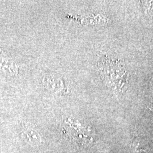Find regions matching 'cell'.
I'll list each match as a JSON object with an SVG mask.
<instances>
[{
    "instance_id": "obj_4",
    "label": "cell",
    "mask_w": 153,
    "mask_h": 153,
    "mask_svg": "<svg viewBox=\"0 0 153 153\" xmlns=\"http://www.w3.org/2000/svg\"><path fill=\"white\" fill-rule=\"evenodd\" d=\"M144 6L148 14L153 16V1H145Z\"/></svg>"
},
{
    "instance_id": "obj_3",
    "label": "cell",
    "mask_w": 153,
    "mask_h": 153,
    "mask_svg": "<svg viewBox=\"0 0 153 153\" xmlns=\"http://www.w3.org/2000/svg\"><path fill=\"white\" fill-rule=\"evenodd\" d=\"M25 139L32 146H39L43 142L40 136L33 129H28L25 131Z\"/></svg>"
},
{
    "instance_id": "obj_1",
    "label": "cell",
    "mask_w": 153,
    "mask_h": 153,
    "mask_svg": "<svg viewBox=\"0 0 153 153\" xmlns=\"http://www.w3.org/2000/svg\"><path fill=\"white\" fill-rule=\"evenodd\" d=\"M103 80L109 88L123 91L127 85V72L120 61L112 59L103 60L100 66Z\"/></svg>"
},
{
    "instance_id": "obj_2",
    "label": "cell",
    "mask_w": 153,
    "mask_h": 153,
    "mask_svg": "<svg viewBox=\"0 0 153 153\" xmlns=\"http://www.w3.org/2000/svg\"><path fill=\"white\" fill-rule=\"evenodd\" d=\"M132 148L133 153H153L152 147L149 141L142 138L134 139Z\"/></svg>"
},
{
    "instance_id": "obj_5",
    "label": "cell",
    "mask_w": 153,
    "mask_h": 153,
    "mask_svg": "<svg viewBox=\"0 0 153 153\" xmlns=\"http://www.w3.org/2000/svg\"><path fill=\"white\" fill-rule=\"evenodd\" d=\"M152 110H153V109H152Z\"/></svg>"
}]
</instances>
